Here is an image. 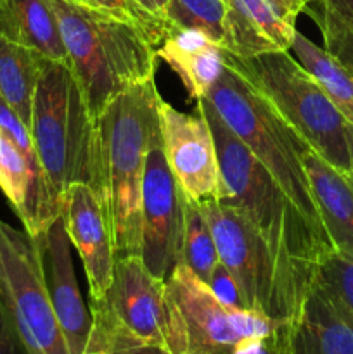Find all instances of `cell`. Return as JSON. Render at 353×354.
<instances>
[{
  "instance_id": "cell-27",
  "label": "cell",
  "mask_w": 353,
  "mask_h": 354,
  "mask_svg": "<svg viewBox=\"0 0 353 354\" xmlns=\"http://www.w3.org/2000/svg\"><path fill=\"white\" fill-rule=\"evenodd\" d=\"M138 16L144 21V26L151 40L156 45L163 41L166 33V9H168L170 0H128Z\"/></svg>"
},
{
  "instance_id": "cell-38",
  "label": "cell",
  "mask_w": 353,
  "mask_h": 354,
  "mask_svg": "<svg viewBox=\"0 0 353 354\" xmlns=\"http://www.w3.org/2000/svg\"><path fill=\"white\" fill-rule=\"evenodd\" d=\"M305 2H307V6H308V3H311V2H318V0H305Z\"/></svg>"
},
{
  "instance_id": "cell-29",
  "label": "cell",
  "mask_w": 353,
  "mask_h": 354,
  "mask_svg": "<svg viewBox=\"0 0 353 354\" xmlns=\"http://www.w3.org/2000/svg\"><path fill=\"white\" fill-rule=\"evenodd\" d=\"M0 354H24L2 290H0Z\"/></svg>"
},
{
  "instance_id": "cell-2",
  "label": "cell",
  "mask_w": 353,
  "mask_h": 354,
  "mask_svg": "<svg viewBox=\"0 0 353 354\" xmlns=\"http://www.w3.org/2000/svg\"><path fill=\"white\" fill-rule=\"evenodd\" d=\"M197 113L210 124L220 166L224 194L220 204L244 214L284 259L314 268L332 251L318 230L260 159L225 124L208 99L197 100Z\"/></svg>"
},
{
  "instance_id": "cell-6",
  "label": "cell",
  "mask_w": 353,
  "mask_h": 354,
  "mask_svg": "<svg viewBox=\"0 0 353 354\" xmlns=\"http://www.w3.org/2000/svg\"><path fill=\"white\" fill-rule=\"evenodd\" d=\"M92 328L83 354H113L156 346L183 354L166 280L149 273L138 256L116 258L113 280L99 299H90Z\"/></svg>"
},
{
  "instance_id": "cell-24",
  "label": "cell",
  "mask_w": 353,
  "mask_h": 354,
  "mask_svg": "<svg viewBox=\"0 0 353 354\" xmlns=\"http://www.w3.org/2000/svg\"><path fill=\"white\" fill-rule=\"evenodd\" d=\"M227 0H170L166 9V30L194 28L210 35L224 47Z\"/></svg>"
},
{
  "instance_id": "cell-17",
  "label": "cell",
  "mask_w": 353,
  "mask_h": 354,
  "mask_svg": "<svg viewBox=\"0 0 353 354\" xmlns=\"http://www.w3.org/2000/svg\"><path fill=\"white\" fill-rule=\"evenodd\" d=\"M303 165L332 251L353 258V175L336 169L311 149L305 151Z\"/></svg>"
},
{
  "instance_id": "cell-13",
  "label": "cell",
  "mask_w": 353,
  "mask_h": 354,
  "mask_svg": "<svg viewBox=\"0 0 353 354\" xmlns=\"http://www.w3.org/2000/svg\"><path fill=\"white\" fill-rule=\"evenodd\" d=\"M159 124L166 162L187 201H220L224 194L217 149L203 114H185L159 100Z\"/></svg>"
},
{
  "instance_id": "cell-37",
  "label": "cell",
  "mask_w": 353,
  "mask_h": 354,
  "mask_svg": "<svg viewBox=\"0 0 353 354\" xmlns=\"http://www.w3.org/2000/svg\"><path fill=\"white\" fill-rule=\"evenodd\" d=\"M75 2H78V3H85V6H89V3H87V0H75Z\"/></svg>"
},
{
  "instance_id": "cell-5",
  "label": "cell",
  "mask_w": 353,
  "mask_h": 354,
  "mask_svg": "<svg viewBox=\"0 0 353 354\" xmlns=\"http://www.w3.org/2000/svg\"><path fill=\"white\" fill-rule=\"evenodd\" d=\"M225 64L244 76L311 151L336 169L352 175L348 121L324 86L291 52L239 57L225 50Z\"/></svg>"
},
{
  "instance_id": "cell-23",
  "label": "cell",
  "mask_w": 353,
  "mask_h": 354,
  "mask_svg": "<svg viewBox=\"0 0 353 354\" xmlns=\"http://www.w3.org/2000/svg\"><path fill=\"white\" fill-rule=\"evenodd\" d=\"M314 283L353 328V258L331 251L314 266Z\"/></svg>"
},
{
  "instance_id": "cell-14",
  "label": "cell",
  "mask_w": 353,
  "mask_h": 354,
  "mask_svg": "<svg viewBox=\"0 0 353 354\" xmlns=\"http://www.w3.org/2000/svg\"><path fill=\"white\" fill-rule=\"evenodd\" d=\"M30 239L37 249L45 287L69 354H83L90 337L92 317L80 292L71 242L61 214L42 234Z\"/></svg>"
},
{
  "instance_id": "cell-20",
  "label": "cell",
  "mask_w": 353,
  "mask_h": 354,
  "mask_svg": "<svg viewBox=\"0 0 353 354\" xmlns=\"http://www.w3.org/2000/svg\"><path fill=\"white\" fill-rule=\"evenodd\" d=\"M45 57L0 33V100L30 128L33 97Z\"/></svg>"
},
{
  "instance_id": "cell-16",
  "label": "cell",
  "mask_w": 353,
  "mask_h": 354,
  "mask_svg": "<svg viewBox=\"0 0 353 354\" xmlns=\"http://www.w3.org/2000/svg\"><path fill=\"white\" fill-rule=\"evenodd\" d=\"M273 354H353V328L311 280L300 310L275 325L269 341Z\"/></svg>"
},
{
  "instance_id": "cell-7",
  "label": "cell",
  "mask_w": 353,
  "mask_h": 354,
  "mask_svg": "<svg viewBox=\"0 0 353 354\" xmlns=\"http://www.w3.org/2000/svg\"><path fill=\"white\" fill-rule=\"evenodd\" d=\"M208 100L239 140L260 159L305 216L325 234L303 165L310 145L284 121L272 104L234 68L225 64Z\"/></svg>"
},
{
  "instance_id": "cell-22",
  "label": "cell",
  "mask_w": 353,
  "mask_h": 354,
  "mask_svg": "<svg viewBox=\"0 0 353 354\" xmlns=\"http://www.w3.org/2000/svg\"><path fill=\"white\" fill-rule=\"evenodd\" d=\"M180 263L185 265L204 283L220 263L213 232L199 204L187 201Z\"/></svg>"
},
{
  "instance_id": "cell-4",
  "label": "cell",
  "mask_w": 353,
  "mask_h": 354,
  "mask_svg": "<svg viewBox=\"0 0 353 354\" xmlns=\"http://www.w3.org/2000/svg\"><path fill=\"white\" fill-rule=\"evenodd\" d=\"M213 232L220 263L232 273L244 308L273 325L300 310L314 280V268L284 259L255 225L218 201L199 204Z\"/></svg>"
},
{
  "instance_id": "cell-8",
  "label": "cell",
  "mask_w": 353,
  "mask_h": 354,
  "mask_svg": "<svg viewBox=\"0 0 353 354\" xmlns=\"http://www.w3.org/2000/svg\"><path fill=\"white\" fill-rule=\"evenodd\" d=\"M30 133L59 201L71 183H90L93 120L68 62L44 61L33 97Z\"/></svg>"
},
{
  "instance_id": "cell-36",
  "label": "cell",
  "mask_w": 353,
  "mask_h": 354,
  "mask_svg": "<svg viewBox=\"0 0 353 354\" xmlns=\"http://www.w3.org/2000/svg\"><path fill=\"white\" fill-rule=\"evenodd\" d=\"M7 3H9V0H0V16H2L3 9L7 7Z\"/></svg>"
},
{
  "instance_id": "cell-9",
  "label": "cell",
  "mask_w": 353,
  "mask_h": 354,
  "mask_svg": "<svg viewBox=\"0 0 353 354\" xmlns=\"http://www.w3.org/2000/svg\"><path fill=\"white\" fill-rule=\"evenodd\" d=\"M0 290L24 354H69L26 232L0 220Z\"/></svg>"
},
{
  "instance_id": "cell-3",
  "label": "cell",
  "mask_w": 353,
  "mask_h": 354,
  "mask_svg": "<svg viewBox=\"0 0 353 354\" xmlns=\"http://www.w3.org/2000/svg\"><path fill=\"white\" fill-rule=\"evenodd\" d=\"M92 120L123 90L154 78L158 48L138 23L75 0H48Z\"/></svg>"
},
{
  "instance_id": "cell-31",
  "label": "cell",
  "mask_w": 353,
  "mask_h": 354,
  "mask_svg": "<svg viewBox=\"0 0 353 354\" xmlns=\"http://www.w3.org/2000/svg\"><path fill=\"white\" fill-rule=\"evenodd\" d=\"M87 3H89L90 7H93V9L104 10V12L123 17V19L135 21V23H138L145 30L144 21H142V17L138 16V12L132 7V3L128 2V0H87ZM145 33H147V31H145Z\"/></svg>"
},
{
  "instance_id": "cell-21",
  "label": "cell",
  "mask_w": 353,
  "mask_h": 354,
  "mask_svg": "<svg viewBox=\"0 0 353 354\" xmlns=\"http://www.w3.org/2000/svg\"><path fill=\"white\" fill-rule=\"evenodd\" d=\"M289 52L300 64L324 86L345 120L353 124V75L339 64L324 47L305 37L301 31H294Z\"/></svg>"
},
{
  "instance_id": "cell-11",
  "label": "cell",
  "mask_w": 353,
  "mask_h": 354,
  "mask_svg": "<svg viewBox=\"0 0 353 354\" xmlns=\"http://www.w3.org/2000/svg\"><path fill=\"white\" fill-rule=\"evenodd\" d=\"M0 190L30 237H37L61 214L38 159L30 128L0 100Z\"/></svg>"
},
{
  "instance_id": "cell-25",
  "label": "cell",
  "mask_w": 353,
  "mask_h": 354,
  "mask_svg": "<svg viewBox=\"0 0 353 354\" xmlns=\"http://www.w3.org/2000/svg\"><path fill=\"white\" fill-rule=\"evenodd\" d=\"M230 2L248 17L249 23L266 40L272 41L279 50L289 52L296 28L282 19L270 0H230Z\"/></svg>"
},
{
  "instance_id": "cell-26",
  "label": "cell",
  "mask_w": 353,
  "mask_h": 354,
  "mask_svg": "<svg viewBox=\"0 0 353 354\" xmlns=\"http://www.w3.org/2000/svg\"><path fill=\"white\" fill-rule=\"evenodd\" d=\"M317 21L324 38V48L353 75V31L324 17L317 16Z\"/></svg>"
},
{
  "instance_id": "cell-35",
  "label": "cell",
  "mask_w": 353,
  "mask_h": 354,
  "mask_svg": "<svg viewBox=\"0 0 353 354\" xmlns=\"http://www.w3.org/2000/svg\"><path fill=\"white\" fill-rule=\"evenodd\" d=\"M348 142H350V154H352V175H353V124L348 123Z\"/></svg>"
},
{
  "instance_id": "cell-32",
  "label": "cell",
  "mask_w": 353,
  "mask_h": 354,
  "mask_svg": "<svg viewBox=\"0 0 353 354\" xmlns=\"http://www.w3.org/2000/svg\"><path fill=\"white\" fill-rule=\"evenodd\" d=\"M277 12L282 16L289 24H296V17L307 9V2L305 0H270Z\"/></svg>"
},
{
  "instance_id": "cell-28",
  "label": "cell",
  "mask_w": 353,
  "mask_h": 354,
  "mask_svg": "<svg viewBox=\"0 0 353 354\" xmlns=\"http://www.w3.org/2000/svg\"><path fill=\"white\" fill-rule=\"evenodd\" d=\"M206 286L210 287L211 292L215 294V297L221 304H225L228 308H235V310H246L234 277H232V273L221 263H218L217 268L213 270Z\"/></svg>"
},
{
  "instance_id": "cell-15",
  "label": "cell",
  "mask_w": 353,
  "mask_h": 354,
  "mask_svg": "<svg viewBox=\"0 0 353 354\" xmlns=\"http://www.w3.org/2000/svg\"><path fill=\"white\" fill-rule=\"evenodd\" d=\"M61 216L78 251L89 283V299H99L113 280L114 244L106 211L92 185L75 182L61 196Z\"/></svg>"
},
{
  "instance_id": "cell-33",
  "label": "cell",
  "mask_w": 353,
  "mask_h": 354,
  "mask_svg": "<svg viewBox=\"0 0 353 354\" xmlns=\"http://www.w3.org/2000/svg\"><path fill=\"white\" fill-rule=\"evenodd\" d=\"M269 351V341L266 339H248L237 348L235 354H265Z\"/></svg>"
},
{
  "instance_id": "cell-10",
  "label": "cell",
  "mask_w": 353,
  "mask_h": 354,
  "mask_svg": "<svg viewBox=\"0 0 353 354\" xmlns=\"http://www.w3.org/2000/svg\"><path fill=\"white\" fill-rule=\"evenodd\" d=\"M166 294L175 310L183 354H235L248 339L270 341L275 328L263 315L221 304L182 263L166 279Z\"/></svg>"
},
{
  "instance_id": "cell-19",
  "label": "cell",
  "mask_w": 353,
  "mask_h": 354,
  "mask_svg": "<svg viewBox=\"0 0 353 354\" xmlns=\"http://www.w3.org/2000/svg\"><path fill=\"white\" fill-rule=\"evenodd\" d=\"M0 33L42 57L68 62L57 17L48 0H9L0 16Z\"/></svg>"
},
{
  "instance_id": "cell-34",
  "label": "cell",
  "mask_w": 353,
  "mask_h": 354,
  "mask_svg": "<svg viewBox=\"0 0 353 354\" xmlns=\"http://www.w3.org/2000/svg\"><path fill=\"white\" fill-rule=\"evenodd\" d=\"M113 354H173L163 348H156V346H142V348H132L125 349V351H118Z\"/></svg>"
},
{
  "instance_id": "cell-12",
  "label": "cell",
  "mask_w": 353,
  "mask_h": 354,
  "mask_svg": "<svg viewBox=\"0 0 353 354\" xmlns=\"http://www.w3.org/2000/svg\"><path fill=\"white\" fill-rule=\"evenodd\" d=\"M161 145L152 147L145 158L138 258L152 277L166 280L180 265L187 199L166 162Z\"/></svg>"
},
{
  "instance_id": "cell-30",
  "label": "cell",
  "mask_w": 353,
  "mask_h": 354,
  "mask_svg": "<svg viewBox=\"0 0 353 354\" xmlns=\"http://www.w3.org/2000/svg\"><path fill=\"white\" fill-rule=\"evenodd\" d=\"M318 3H320L318 17H324L353 31V0H318Z\"/></svg>"
},
{
  "instance_id": "cell-1",
  "label": "cell",
  "mask_w": 353,
  "mask_h": 354,
  "mask_svg": "<svg viewBox=\"0 0 353 354\" xmlns=\"http://www.w3.org/2000/svg\"><path fill=\"white\" fill-rule=\"evenodd\" d=\"M154 78L128 86L93 120L92 175L113 234L116 258L141 256V207L145 158L161 145Z\"/></svg>"
},
{
  "instance_id": "cell-18",
  "label": "cell",
  "mask_w": 353,
  "mask_h": 354,
  "mask_svg": "<svg viewBox=\"0 0 353 354\" xmlns=\"http://www.w3.org/2000/svg\"><path fill=\"white\" fill-rule=\"evenodd\" d=\"M156 52L180 76L187 93L196 100L206 99L225 69V48L194 28L170 26Z\"/></svg>"
}]
</instances>
